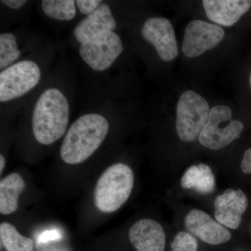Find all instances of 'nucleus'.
I'll list each match as a JSON object with an SVG mask.
<instances>
[{"label": "nucleus", "instance_id": "nucleus-20", "mask_svg": "<svg viewBox=\"0 0 251 251\" xmlns=\"http://www.w3.org/2000/svg\"><path fill=\"white\" fill-rule=\"evenodd\" d=\"M172 251H198V242L189 232L176 234L171 245Z\"/></svg>", "mask_w": 251, "mask_h": 251}, {"label": "nucleus", "instance_id": "nucleus-3", "mask_svg": "<svg viewBox=\"0 0 251 251\" xmlns=\"http://www.w3.org/2000/svg\"><path fill=\"white\" fill-rule=\"evenodd\" d=\"M134 184V174L125 163L112 165L103 172L94 190V203L99 211L112 213L128 199Z\"/></svg>", "mask_w": 251, "mask_h": 251}, {"label": "nucleus", "instance_id": "nucleus-1", "mask_svg": "<svg viewBox=\"0 0 251 251\" xmlns=\"http://www.w3.org/2000/svg\"><path fill=\"white\" fill-rule=\"evenodd\" d=\"M109 131L107 119L100 114H86L71 126L60 148V156L67 164L85 161L100 146Z\"/></svg>", "mask_w": 251, "mask_h": 251}, {"label": "nucleus", "instance_id": "nucleus-7", "mask_svg": "<svg viewBox=\"0 0 251 251\" xmlns=\"http://www.w3.org/2000/svg\"><path fill=\"white\" fill-rule=\"evenodd\" d=\"M123 50L120 36L108 31L81 44L79 53L92 70L103 72L111 67Z\"/></svg>", "mask_w": 251, "mask_h": 251}, {"label": "nucleus", "instance_id": "nucleus-10", "mask_svg": "<svg viewBox=\"0 0 251 251\" xmlns=\"http://www.w3.org/2000/svg\"><path fill=\"white\" fill-rule=\"evenodd\" d=\"M184 224L190 234L210 245L225 244L232 237L225 226L199 209L190 211L185 217Z\"/></svg>", "mask_w": 251, "mask_h": 251}, {"label": "nucleus", "instance_id": "nucleus-9", "mask_svg": "<svg viewBox=\"0 0 251 251\" xmlns=\"http://www.w3.org/2000/svg\"><path fill=\"white\" fill-rule=\"evenodd\" d=\"M141 34L145 41L155 48L164 62H171L179 54L174 27L167 18H148L141 28Z\"/></svg>", "mask_w": 251, "mask_h": 251}, {"label": "nucleus", "instance_id": "nucleus-18", "mask_svg": "<svg viewBox=\"0 0 251 251\" xmlns=\"http://www.w3.org/2000/svg\"><path fill=\"white\" fill-rule=\"evenodd\" d=\"M74 0H44L41 8L48 17L57 21H72L76 14Z\"/></svg>", "mask_w": 251, "mask_h": 251}, {"label": "nucleus", "instance_id": "nucleus-24", "mask_svg": "<svg viewBox=\"0 0 251 251\" xmlns=\"http://www.w3.org/2000/svg\"><path fill=\"white\" fill-rule=\"evenodd\" d=\"M59 237H60V234L57 232H47L41 236L39 241L40 242H47L50 240L59 239Z\"/></svg>", "mask_w": 251, "mask_h": 251}, {"label": "nucleus", "instance_id": "nucleus-19", "mask_svg": "<svg viewBox=\"0 0 251 251\" xmlns=\"http://www.w3.org/2000/svg\"><path fill=\"white\" fill-rule=\"evenodd\" d=\"M16 36L11 33H3L0 35V69L4 70L16 62L20 56Z\"/></svg>", "mask_w": 251, "mask_h": 251}, {"label": "nucleus", "instance_id": "nucleus-21", "mask_svg": "<svg viewBox=\"0 0 251 251\" xmlns=\"http://www.w3.org/2000/svg\"><path fill=\"white\" fill-rule=\"evenodd\" d=\"M103 3L100 0H77L75 4L81 14L90 15Z\"/></svg>", "mask_w": 251, "mask_h": 251}, {"label": "nucleus", "instance_id": "nucleus-25", "mask_svg": "<svg viewBox=\"0 0 251 251\" xmlns=\"http://www.w3.org/2000/svg\"><path fill=\"white\" fill-rule=\"evenodd\" d=\"M5 163H6V160H5L4 156L2 154L0 155V173L1 174L4 170Z\"/></svg>", "mask_w": 251, "mask_h": 251}, {"label": "nucleus", "instance_id": "nucleus-13", "mask_svg": "<svg viewBox=\"0 0 251 251\" xmlns=\"http://www.w3.org/2000/svg\"><path fill=\"white\" fill-rule=\"evenodd\" d=\"M203 7L212 22L224 27H231L247 14L251 0H204Z\"/></svg>", "mask_w": 251, "mask_h": 251}, {"label": "nucleus", "instance_id": "nucleus-4", "mask_svg": "<svg viewBox=\"0 0 251 251\" xmlns=\"http://www.w3.org/2000/svg\"><path fill=\"white\" fill-rule=\"evenodd\" d=\"M210 110L207 100L197 92L188 90L181 94L176 108V130L180 140L191 143L199 138Z\"/></svg>", "mask_w": 251, "mask_h": 251}, {"label": "nucleus", "instance_id": "nucleus-17", "mask_svg": "<svg viewBox=\"0 0 251 251\" xmlns=\"http://www.w3.org/2000/svg\"><path fill=\"white\" fill-rule=\"evenodd\" d=\"M1 243L7 251H33L34 242L30 238L24 237L9 223L0 225Z\"/></svg>", "mask_w": 251, "mask_h": 251}, {"label": "nucleus", "instance_id": "nucleus-6", "mask_svg": "<svg viewBox=\"0 0 251 251\" xmlns=\"http://www.w3.org/2000/svg\"><path fill=\"white\" fill-rule=\"evenodd\" d=\"M40 68L31 60H23L0 73V101H11L34 89L40 81Z\"/></svg>", "mask_w": 251, "mask_h": 251}, {"label": "nucleus", "instance_id": "nucleus-11", "mask_svg": "<svg viewBox=\"0 0 251 251\" xmlns=\"http://www.w3.org/2000/svg\"><path fill=\"white\" fill-rule=\"evenodd\" d=\"M248 205L249 200L242 190L228 188L214 201L216 220L225 227L237 229Z\"/></svg>", "mask_w": 251, "mask_h": 251}, {"label": "nucleus", "instance_id": "nucleus-22", "mask_svg": "<svg viewBox=\"0 0 251 251\" xmlns=\"http://www.w3.org/2000/svg\"><path fill=\"white\" fill-rule=\"evenodd\" d=\"M241 169L245 174H251V148L248 149L244 153Z\"/></svg>", "mask_w": 251, "mask_h": 251}, {"label": "nucleus", "instance_id": "nucleus-5", "mask_svg": "<svg viewBox=\"0 0 251 251\" xmlns=\"http://www.w3.org/2000/svg\"><path fill=\"white\" fill-rule=\"evenodd\" d=\"M244 126L239 120H232V112L227 105L213 107L209 119L199 135V143L204 148L219 150L239 139Z\"/></svg>", "mask_w": 251, "mask_h": 251}, {"label": "nucleus", "instance_id": "nucleus-8", "mask_svg": "<svg viewBox=\"0 0 251 251\" xmlns=\"http://www.w3.org/2000/svg\"><path fill=\"white\" fill-rule=\"evenodd\" d=\"M225 31L221 26L201 20H194L187 25L184 31L182 51L188 58L202 55L216 48L223 41Z\"/></svg>", "mask_w": 251, "mask_h": 251}, {"label": "nucleus", "instance_id": "nucleus-12", "mask_svg": "<svg viewBox=\"0 0 251 251\" xmlns=\"http://www.w3.org/2000/svg\"><path fill=\"white\" fill-rule=\"evenodd\" d=\"M130 242L138 251H164L166 234L154 220L144 219L135 222L128 232Z\"/></svg>", "mask_w": 251, "mask_h": 251}, {"label": "nucleus", "instance_id": "nucleus-26", "mask_svg": "<svg viewBox=\"0 0 251 251\" xmlns=\"http://www.w3.org/2000/svg\"><path fill=\"white\" fill-rule=\"evenodd\" d=\"M249 83H250V87H251V71L250 73V77H249Z\"/></svg>", "mask_w": 251, "mask_h": 251}, {"label": "nucleus", "instance_id": "nucleus-16", "mask_svg": "<svg viewBox=\"0 0 251 251\" xmlns=\"http://www.w3.org/2000/svg\"><path fill=\"white\" fill-rule=\"evenodd\" d=\"M181 186L184 189L193 188L203 194H209L215 190V177L210 167L207 165H193L183 175Z\"/></svg>", "mask_w": 251, "mask_h": 251}, {"label": "nucleus", "instance_id": "nucleus-15", "mask_svg": "<svg viewBox=\"0 0 251 251\" xmlns=\"http://www.w3.org/2000/svg\"><path fill=\"white\" fill-rule=\"evenodd\" d=\"M25 188V182L21 175L14 173L0 181V213L9 215L17 210L18 198Z\"/></svg>", "mask_w": 251, "mask_h": 251}, {"label": "nucleus", "instance_id": "nucleus-23", "mask_svg": "<svg viewBox=\"0 0 251 251\" xmlns=\"http://www.w3.org/2000/svg\"><path fill=\"white\" fill-rule=\"evenodd\" d=\"M27 1L25 0H1V3L12 9H19L22 8Z\"/></svg>", "mask_w": 251, "mask_h": 251}, {"label": "nucleus", "instance_id": "nucleus-14", "mask_svg": "<svg viewBox=\"0 0 251 251\" xmlns=\"http://www.w3.org/2000/svg\"><path fill=\"white\" fill-rule=\"evenodd\" d=\"M117 22L108 4L102 3L92 14L81 21L74 29L75 39L82 44L105 31L116 29Z\"/></svg>", "mask_w": 251, "mask_h": 251}, {"label": "nucleus", "instance_id": "nucleus-2", "mask_svg": "<svg viewBox=\"0 0 251 251\" xmlns=\"http://www.w3.org/2000/svg\"><path fill=\"white\" fill-rule=\"evenodd\" d=\"M67 97L58 89H47L41 94L32 114L33 133L39 143L49 145L64 135L69 121Z\"/></svg>", "mask_w": 251, "mask_h": 251}]
</instances>
